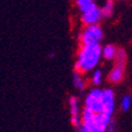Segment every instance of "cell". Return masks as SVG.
<instances>
[{"label": "cell", "instance_id": "3957f363", "mask_svg": "<svg viewBox=\"0 0 132 132\" xmlns=\"http://www.w3.org/2000/svg\"><path fill=\"white\" fill-rule=\"evenodd\" d=\"M75 4L80 11L81 20L85 25L98 24L101 19L100 7L94 3V0H75Z\"/></svg>", "mask_w": 132, "mask_h": 132}, {"label": "cell", "instance_id": "4fadbf2b", "mask_svg": "<svg viewBox=\"0 0 132 132\" xmlns=\"http://www.w3.org/2000/svg\"><path fill=\"white\" fill-rule=\"evenodd\" d=\"M132 105V99L130 95H124L121 98V101H120V107L123 111H129L130 107Z\"/></svg>", "mask_w": 132, "mask_h": 132}, {"label": "cell", "instance_id": "7a4b0ae2", "mask_svg": "<svg viewBox=\"0 0 132 132\" xmlns=\"http://www.w3.org/2000/svg\"><path fill=\"white\" fill-rule=\"evenodd\" d=\"M111 121L112 117L105 113H93L87 108L81 112V124L89 132H107Z\"/></svg>", "mask_w": 132, "mask_h": 132}, {"label": "cell", "instance_id": "5b68a950", "mask_svg": "<svg viewBox=\"0 0 132 132\" xmlns=\"http://www.w3.org/2000/svg\"><path fill=\"white\" fill-rule=\"evenodd\" d=\"M104 38V32L98 24L86 25L80 34L81 44H100Z\"/></svg>", "mask_w": 132, "mask_h": 132}, {"label": "cell", "instance_id": "30bf717a", "mask_svg": "<svg viewBox=\"0 0 132 132\" xmlns=\"http://www.w3.org/2000/svg\"><path fill=\"white\" fill-rule=\"evenodd\" d=\"M101 18H110L114 13V0H107L106 3L100 7Z\"/></svg>", "mask_w": 132, "mask_h": 132}, {"label": "cell", "instance_id": "52a82bcc", "mask_svg": "<svg viewBox=\"0 0 132 132\" xmlns=\"http://www.w3.org/2000/svg\"><path fill=\"white\" fill-rule=\"evenodd\" d=\"M116 111V94L112 89L102 90V113L112 117Z\"/></svg>", "mask_w": 132, "mask_h": 132}, {"label": "cell", "instance_id": "8992f818", "mask_svg": "<svg viewBox=\"0 0 132 132\" xmlns=\"http://www.w3.org/2000/svg\"><path fill=\"white\" fill-rule=\"evenodd\" d=\"M85 108L93 113H102V90L94 88L89 90L85 99Z\"/></svg>", "mask_w": 132, "mask_h": 132}, {"label": "cell", "instance_id": "7c38bea8", "mask_svg": "<svg viewBox=\"0 0 132 132\" xmlns=\"http://www.w3.org/2000/svg\"><path fill=\"white\" fill-rule=\"evenodd\" d=\"M90 82H92L93 86H99L102 82V71L100 69H93Z\"/></svg>", "mask_w": 132, "mask_h": 132}, {"label": "cell", "instance_id": "8fae6325", "mask_svg": "<svg viewBox=\"0 0 132 132\" xmlns=\"http://www.w3.org/2000/svg\"><path fill=\"white\" fill-rule=\"evenodd\" d=\"M73 83H74V87H75L79 92H83L85 88H86V80L83 79L82 74L79 73V71H75V74H74Z\"/></svg>", "mask_w": 132, "mask_h": 132}, {"label": "cell", "instance_id": "6da1fadb", "mask_svg": "<svg viewBox=\"0 0 132 132\" xmlns=\"http://www.w3.org/2000/svg\"><path fill=\"white\" fill-rule=\"evenodd\" d=\"M101 46L100 44H81L76 56L75 68L76 71L85 74L95 69L101 60Z\"/></svg>", "mask_w": 132, "mask_h": 132}, {"label": "cell", "instance_id": "ba28073f", "mask_svg": "<svg viewBox=\"0 0 132 132\" xmlns=\"http://www.w3.org/2000/svg\"><path fill=\"white\" fill-rule=\"evenodd\" d=\"M69 113H70V121L75 127L81 124V111H80V102L76 96H70L69 98Z\"/></svg>", "mask_w": 132, "mask_h": 132}, {"label": "cell", "instance_id": "5bb4252c", "mask_svg": "<svg viewBox=\"0 0 132 132\" xmlns=\"http://www.w3.org/2000/svg\"><path fill=\"white\" fill-rule=\"evenodd\" d=\"M107 132H116V126H114L113 121H111L110 126H108V129H107Z\"/></svg>", "mask_w": 132, "mask_h": 132}, {"label": "cell", "instance_id": "277c9868", "mask_svg": "<svg viewBox=\"0 0 132 132\" xmlns=\"http://www.w3.org/2000/svg\"><path fill=\"white\" fill-rule=\"evenodd\" d=\"M126 68V52L124 49H118L116 59H114V65L108 74V81L111 83H119L124 80Z\"/></svg>", "mask_w": 132, "mask_h": 132}, {"label": "cell", "instance_id": "9c48e42d", "mask_svg": "<svg viewBox=\"0 0 132 132\" xmlns=\"http://www.w3.org/2000/svg\"><path fill=\"white\" fill-rule=\"evenodd\" d=\"M118 48L113 44H107L105 45L104 48H101V55L105 60H108V61H112V60L116 59V55H117Z\"/></svg>", "mask_w": 132, "mask_h": 132}]
</instances>
